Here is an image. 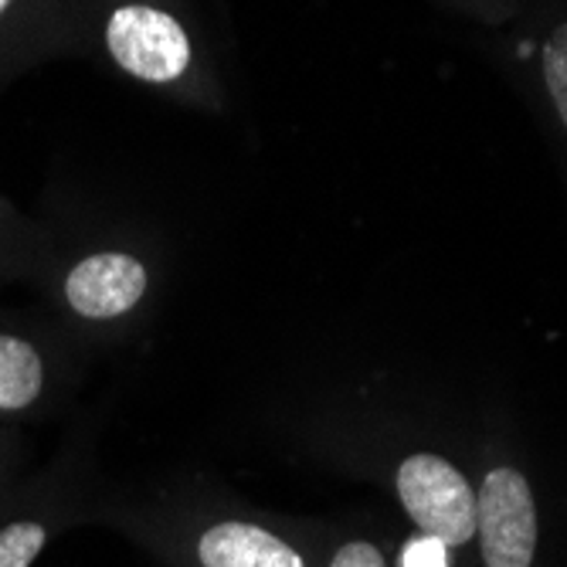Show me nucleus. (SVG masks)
<instances>
[{"instance_id":"nucleus-1","label":"nucleus","mask_w":567,"mask_h":567,"mask_svg":"<svg viewBox=\"0 0 567 567\" xmlns=\"http://www.w3.org/2000/svg\"><path fill=\"white\" fill-rule=\"evenodd\" d=\"M31 282L48 302V320L79 350L136 337L164 292V259L133 241L41 245Z\"/></svg>"},{"instance_id":"nucleus-2","label":"nucleus","mask_w":567,"mask_h":567,"mask_svg":"<svg viewBox=\"0 0 567 567\" xmlns=\"http://www.w3.org/2000/svg\"><path fill=\"white\" fill-rule=\"evenodd\" d=\"M95 520H113L167 567H320L299 527L228 503H99Z\"/></svg>"},{"instance_id":"nucleus-3","label":"nucleus","mask_w":567,"mask_h":567,"mask_svg":"<svg viewBox=\"0 0 567 567\" xmlns=\"http://www.w3.org/2000/svg\"><path fill=\"white\" fill-rule=\"evenodd\" d=\"M79 378V347L51 323L0 309V425L55 415Z\"/></svg>"},{"instance_id":"nucleus-4","label":"nucleus","mask_w":567,"mask_h":567,"mask_svg":"<svg viewBox=\"0 0 567 567\" xmlns=\"http://www.w3.org/2000/svg\"><path fill=\"white\" fill-rule=\"evenodd\" d=\"M95 509L85 455L72 449L48 470L24 476L0 503V567H34L59 534L95 520Z\"/></svg>"},{"instance_id":"nucleus-5","label":"nucleus","mask_w":567,"mask_h":567,"mask_svg":"<svg viewBox=\"0 0 567 567\" xmlns=\"http://www.w3.org/2000/svg\"><path fill=\"white\" fill-rule=\"evenodd\" d=\"M102 48L136 82L174 85L194 69V41L177 14L150 0H123L102 18Z\"/></svg>"},{"instance_id":"nucleus-6","label":"nucleus","mask_w":567,"mask_h":567,"mask_svg":"<svg viewBox=\"0 0 567 567\" xmlns=\"http://www.w3.org/2000/svg\"><path fill=\"white\" fill-rule=\"evenodd\" d=\"M398 499L425 537L449 547H466L476 537V489L449 458L435 452L408 455L398 476Z\"/></svg>"},{"instance_id":"nucleus-7","label":"nucleus","mask_w":567,"mask_h":567,"mask_svg":"<svg viewBox=\"0 0 567 567\" xmlns=\"http://www.w3.org/2000/svg\"><path fill=\"white\" fill-rule=\"evenodd\" d=\"M537 499L520 470H489L476 489V540L486 567H534Z\"/></svg>"},{"instance_id":"nucleus-8","label":"nucleus","mask_w":567,"mask_h":567,"mask_svg":"<svg viewBox=\"0 0 567 567\" xmlns=\"http://www.w3.org/2000/svg\"><path fill=\"white\" fill-rule=\"evenodd\" d=\"M41 241L14 221L8 200L0 197V279H31Z\"/></svg>"},{"instance_id":"nucleus-9","label":"nucleus","mask_w":567,"mask_h":567,"mask_svg":"<svg viewBox=\"0 0 567 567\" xmlns=\"http://www.w3.org/2000/svg\"><path fill=\"white\" fill-rule=\"evenodd\" d=\"M540 75L554 116L567 130V21H560L540 44Z\"/></svg>"},{"instance_id":"nucleus-10","label":"nucleus","mask_w":567,"mask_h":567,"mask_svg":"<svg viewBox=\"0 0 567 567\" xmlns=\"http://www.w3.org/2000/svg\"><path fill=\"white\" fill-rule=\"evenodd\" d=\"M24 435L14 425H0V503L11 496V489L28 476L24 473Z\"/></svg>"},{"instance_id":"nucleus-11","label":"nucleus","mask_w":567,"mask_h":567,"mask_svg":"<svg viewBox=\"0 0 567 567\" xmlns=\"http://www.w3.org/2000/svg\"><path fill=\"white\" fill-rule=\"evenodd\" d=\"M323 567H388V560H384V554H381V547L374 540L350 537V540H343V544H337L330 550Z\"/></svg>"},{"instance_id":"nucleus-12","label":"nucleus","mask_w":567,"mask_h":567,"mask_svg":"<svg viewBox=\"0 0 567 567\" xmlns=\"http://www.w3.org/2000/svg\"><path fill=\"white\" fill-rule=\"evenodd\" d=\"M404 567H445V547L432 537L411 544L404 550Z\"/></svg>"},{"instance_id":"nucleus-13","label":"nucleus","mask_w":567,"mask_h":567,"mask_svg":"<svg viewBox=\"0 0 567 567\" xmlns=\"http://www.w3.org/2000/svg\"><path fill=\"white\" fill-rule=\"evenodd\" d=\"M14 4H18V0H0V24L8 21V14L14 11Z\"/></svg>"}]
</instances>
